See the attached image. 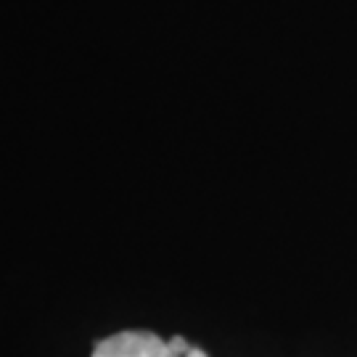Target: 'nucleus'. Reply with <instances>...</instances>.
I'll return each mask as SVG.
<instances>
[{
    "label": "nucleus",
    "mask_w": 357,
    "mask_h": 357,
    "mask_svg": "<svg viewBox=\"0 0 357 357\" xmlns=\"http://www.w3.org/2000/svg\"><path fill=\"white\" fill-rule=\"evenodd\" d=\"M172 347L153 331H116L93 347L90 357H169Z\"/></svg>",
    "instance_id": "f257e3e1"
},
{
    "label": "nucleus",
    "mask_w": 357,
    "mask_h": 357,
    "mask_svg": "<svg viewBox=\"0 0 357 357\" xmlns=\"http://www.w3.org/2000/svg\"><path fill=\"white\" fill-rule=\"evenodd\" d=\"M169 347H172V355L169 357H206V352L196 349V347H191L183 339H169Z\"/></svg>",
    "instance_id": "f03ea898"
}]
</instances>
